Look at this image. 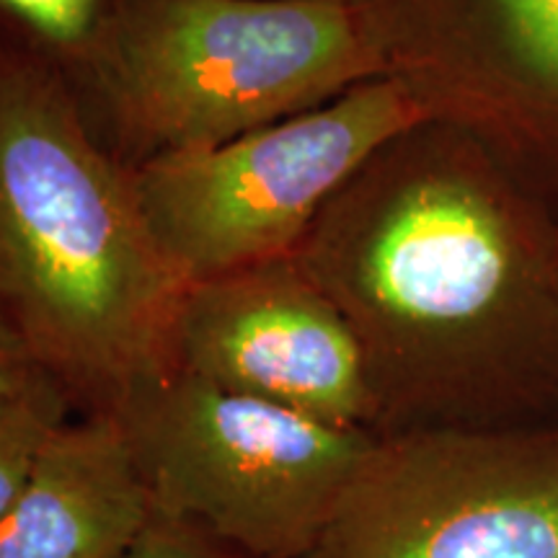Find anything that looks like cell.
Instances as JSON below:
<instances>
[{
    "instance_id": "6da1fadb",
    "label": "cell",
    "mask_w": 558,
    "mask_h": 558,
    "mask_svg": "<svg viewBox=\"0 0 558 558\" xmlns=\"http://www.w3.org/2000/svg\"><path fill=\"white\" fill-rule=\"evenodd\" d=\"M292 256L360 341L375 437L558 424L554 197L484 132L401 130Z\"/></svg>"
},
{
    "instance_id": "7a4b0ae2",
    "label": "cell",
    "mask_w": 558,
    "mask_h": 558,
    "mask_svg": "<svg viewBox=\"0 0 558 558\" xmlns=\"http://www.w3.org/2000/svg\"><path fill=\"white\" fill-rule=\"evenodd\" d=\"M181 288L70 90L0 58V313L73 416H111L163 369Z\"/></svg>"
},
{
    "instance_id": "3957f363",
    "label": "cell",
    "mask_w": 558,
    "mask_h": 558,
    "mask_svg": "<svg viewBox=\"0 0 558 558\" xmlns=\"http://www.w3.org/2000/svg\"><path fill=\"white\" fill-rule=\"evenodd\" d=\"M393 75L380 0H148L81 114L128 169Z\"/></svg>"
},
{
    "instance_id": "277c9868",
    "label": "cell",
    "mask_w": 558,
    "mask_h": 558,
    "mask_svg": "<svg viewBox=\"0 0 558 558\" xmlns=\"http://www.w3.org/2000/svg\"><path fill=\"white\" fill-rule=\"evenodd\" d=\"M153 512L256 558H303L373 448L367 429L158 369L114 409Z\"/></svg>"
},
{
    "instance_id": "5b68a950",
    "label": "cell",
    "mask_w": 558,
    "mask_h": 558,
    "mask_svg": "<svg viewBox=\"0 0 558 558\" xmlns=\"http://www.w3.org/2000/svg\"><path fill=\"white\" fill-rule=\"evenodd\" d=\"M429 111L399 75L207 148L135 166L132 184L181 284L295 254L341 186Z\"/></svg>"
},
{
    "instance_id": "8992f818",
    "label": "cell",
    "mask_w": 558,
    "mask_h": 558,
    "mask_svg": "<svg viewBox=\"0 0 558 558\" xmlns=\"http://www.w3.org/2000/svg\"><path fill=\"white\" fill-rule=\"evenodd\" d=\"M303 558H558V424L375 437Z\"/></svg>"
},
{
    "instance_id": "52a82bcc",
    "label": "cell",
    "mask_w": 558,
    "mask_h": 558,
    "mask_svg": "<svg viewBox=\"0 0 558 558\" xmlns=\"http://www.w3.org/2000/svg\"><path fill=\"white\" fill-rule=\"evenodd\" d=\"M163 369L373 432L360 341L292 254L184 284L166 331Z\"/></svg>"
},
{
    "instance_id": "ba28073f",
    "label": "cell",
    "mask_w": 558,
    "mask_h": 558,
    "mask_svg": "<svg viewBox=\"0 0 558 558\" xmlns=\"http://www.w3.org/2000/svg\"><path fill=\"white\" fill-rule=\"evenodd\" d=\"M390 68L429 117L558 181V0H380Z\"/></svg>"
},
{
    "instance_id": "9c48e42d",
    "label": "cell",
    "mask_w": 558,
    "mask_h": 558,
    "mask_svg": "<svg viewBox=\"0 0 558 558\" xmlns=\"http://www.w3.org/2000/svg\"><path fill=\"white\" fill-rule=\"evenodd\" d=\"M153 501L111 416H70L0 520V558H124Z\"/></svg>"
},
{
    "instance_id": "30bf717a",
    "label": "cell",
    "mask_w": 558,
    "mask_h": 558,
    "mask_svg": "<svg viewBox=\"0 0 558 558\" xmlns=\"http://www.w3.org/2000/svg\"><path fill=\"white\" fill-rule=\"evenodd\" d=\"M145 5L148 0H0V58L50 73L81 109Z\"/></svg>"
},
{
    "instance_id": "8fae6325",
    "label": "cell",
    "mask_w": 558,
    "mask_h": 558,
    "mask_svg": "<svg viewBox=\"0 0 558 558\" xmlns=\"http://www.w3.org/2000/svg\"><path fill=\"white\" fill-rule=\"evenodd\" d=\"M70 416V403L54 386L0 409V520L29 478L41 445Z\"/></svg>"
},
{
    "instance_id": "7c38bea8",
    "label": "cell",
    "mask_w": 558,
    "mask_h": 558,
    "mask_svg": "<svg viewBox=\"0 0 558 558\" xmlns=\"http://www.w3.org/2000/svg\"><path fill=\"white\" fill-rule=\"evenodd\" d=\"M124 558H256L186 520L153 512L148 527Z\"/></svg>"
},
{
    "instance_id": "4fadbf2b",
    "label": "cell",
    "mask_w": 558,
    "mask_h": 558,
    "mask_svg": "<svg viewBox=\"0 0 558 558\" xmlns=\"http://www.w3.org/2000/svg\"><path fill=\"white\" fill-rule=\"evenodd\" d=\"M50 386H54V383L41 373L37 360L26 349L24 339L19 337L16 329L0 313V409L29 399V396L39 393L41 388Z\"/></svg>"
},
{
    "instance_id": "5bb4252c",
    "label": "cell",
    "mask_w": 558,
    "mask_h": 558,
    "mask_svg": "<svg viewBox=\"0 0 558 558\" xmlns=\"http://www.w3.org/2000/svg\"><path fill=\"white\" fill-rule=\"evenodd\" d=\"M548 190H550V197H554V207H556V215H558V181H556V184H550Z\"/></svg>"
}]
</instances>
